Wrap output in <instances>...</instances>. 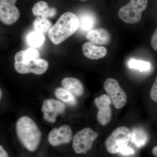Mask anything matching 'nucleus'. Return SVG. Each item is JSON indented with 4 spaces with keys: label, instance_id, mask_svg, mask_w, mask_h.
<instances>
[{
    "label": "nucleus",
    "instance_id": "9b49d317",
    "mask_svg": "<svg viewBox=\"0 0 157 157\" xmlns=\"http://www.w3.org/2000/svg\"><path fill=\"white\" fill-rule=\"evenodd\" d=\"M73 139V132L68 125H63L59 128L52 130L48 135V141L53 146L70 143Z\"/></svg>",
    "mask_w": 157,
    "mask_h": 157
},
{
    "label": "nucleus",
    "instance_id": "423d86ee",
    "mask_svg": "<svg viewBox=\"0 0 157 157\" xmlns=\"http://www.w3.org/2000/svg\"><path fill=\"white\" fill-rule=\"evenodd\" d=\"M104 87L116 109H121L126 105L128 101L126 94L117 80L107 78L104 82Z\"/></svg>",
    "mask_w": 157,
    "mask_h": 157
},
{
    "label": "nucleus",
    "instance_id": "393cba45",
    "mask_svg": "<svg viewBox=\"0 0 157 157\" xmlns=\"http://www.w3.org/2000/svg\"><path fill=\"white\" fill-rule=\"evenodd\" d=\"M0 157H9V155L3 148L2 145L0 146Z\"/></svg>",
    "mask_w": 157,
    "mask_h": 157
},
{
    "label": "nucleus",
    "instance_id": "6ab92c4d",
    "mask_svg": "<svg viewBox=\"0 0 157 157\" xmlns=\"http://www.w3.org/2000/svg\"><path fill=\"white\" fill-rule=\"evenodd\" d=\"M55 94L59 99L67 104L71 105H74L76 104L75 95L63 88H56L55 90Z\"/></svg>",
    "mask_w": 157,
    "mask_h": 157
},
{
    "label": "nucleus",
    "instance_id": "7ed1b4c3",
    "mask_svg": "<svg viewBox=\"0 0 157 157\" xmlns=\"http://www.w3.org/2000/svg\"><path fill=\"white\" fill-rule=\"evenodd\" d=\"M131 138V131L128 128L125 126L118 127L105 140L106 150L111 154L120 153L124 148L128 146Z\"/></svg>",
    "mask_w": 157,
    "mask_h": 157
},
{
    "label": "nucleus",
    "instance_id": "a211bd4d",
    "mask_svg": "<svg viewBox=\"0 0 157 157\" xmlns=\"http://www.w3.org/2000/svg\"><path fill=\"white\" fill-rule=\"evenodd\" d=\"M52 26V23L45 17H37L33 22L34 31L43 34L49 32Z\"/></svg>",
    "mask_w": 157,
    "mask_h": 157
},
{
    "label": "nucleus",
    "instance_id": "a878e982",
    "mask_svg": "<svg viewBox=\"0 0 157 157\" xmlns=\"http://www.w3.org/2000/svg\"><path fill=\"white\" fill-rule=\"evenodd\" d=\"M152 153L155 157H157V145L153 148L152 150Z\"/></svg>",
    "mask_w": 157,
    "mask_h": 157
},
{
    "label": "nucleus",
    "instance_id": "5701e85b",
    "mask_svg": "<svg viewBox=\"0 0 157 157\" xmlns=\"http://www.w3.org/2000/svg\"><path fill=\"white\" fill-rule=\"evenodd\" d=\"M151 44L153 49L157 51V28L152 36L151 39Z\"/></svg>",
    "mask_w": 157,
    "mask_h": 157
},
{
    "label": "nucleus",
    "instance_id": "20e7f679",
    "mask_svg": "<svg viewBox=\"0 0 157 157\" xmlns=\"http://www.w3.org/2000/svg\"><path fill=\"white\" fill-rule=\"evenodd\" d=\"M147 4L148 0H131L119 9V17L126 23H137L141 19L142 12L146 9Z\"/></svg>",
    "mask_w": 157,
    "mask_h": 157
},
{
    "label": "nucleus",
    "instance_id": "4be33fe9",
    "mask_svg": "<svg viewBox=\"0 0 157 157\" xmlns=\"http://www.w3.org/2000/svg\"><path fill=\"white\" fill-rule=\"evenodd\" d=\"M150 94L151 100L157 103V76L152 85Z\"/></svg>",
    "mask_w": 157,
    "mask_h": 157
},
{
    "label": "nucleus",
    "instance_id": "39448f33",
    "mask_svg": "<svg viewBox=\"0 0 157 157\" xmlns=\"http://www.w3.org/2000/svg\"><path fill=\"white\" fill-rule=\"evenodd\" d=\"M98 132L91 128H85L77 132L73 137L72 145L76 154H86L93 147L98 137Z\"/></svg>",
    "mask_w": 157,
    "mask_h": 157
},
{
    "label": "nucleus",
    "instance_id": "f257e3e1",
    "mask_svg": "<svg viewBox=\"0 0 157 157\" xmlns=\"http://www.w3.org/2000/svg\"><path fill=\"white\" fill-rule=\"evenodd\" d=\"M79 27V19L74 13L62 14L48 32V37L53 44L58 45L75 33Z\"/></svg>",
    "mask_w": 157,
    "mask_h": 157
},
{
    "label": "nucleus",
    "instance_id": "f3484780",
    "mask_svg": "<svg viewBox=\"0 0 157 157\" xmlns=\"http://www.w3.org/2000/svg\"><path fill=\"white\" fill-rule=\"evenodd\" d=\"M148 140V135L143 129L137 128L131 132V141L137 147L140 148L145 146Z\"/></svg>",
    "mask_w": 157,
    "mask_h": 157
},
{
    "label": "nucleus",
    "instance_id": "bb28decb",
    "mask_svg": "<svg viewBox=\"0 0 157 157\" xmlns=\"http://www.w3.org/2000/svg\"><path fill=\"white\" fill-rule=\"evenodd\" d=\"M0 92H1V94H0V95H1V97H0V98H1V99H2V89H1V90H0Z\"/></svg>",
    "mask_w": 157,
    "mask_h": 157
},
{
    "label": "nucleus",
    "instance_id": "0eeeda50",
    "mask_svg": "<svg viewBox=\"0 0 157 157\" xmlns=\"http://www.w3.org/2000/svg\"><path fill=\"white\" fill-rule=\"evenodd\" d=\"M14 69L20 74L29 73L40 75L47 71L48 62L43 59L39 58L32 61L24 62L14 57Z\"/></svg>",
    "mask_w": 157,
    "mask_h": 157
},
{
    "label": "nucleus",
    "instance_id": "aec40b11",
    "mask_svg": "<svg viewBox=\"0 0 157 157\" xmlns=\"http://www.w3.org/2000/svg\"><path fill=\"white\" fill-rule=\"evenodd\" d=\"M26 40L31 47L39 48L43 45L45 42V38L44 34L34 31L28 35Z\"/></svg>",
    "mask_w": 157,
    "mask_h": 157
},
{
    "label": "nucleus",
    "instance_id": "f03ea898",
    "mask_svg": "<svg viewBox=\"0 0 157 157\" xmlns=\"http://www.w3.org/2000/svg\"><path fill=\"white\" fill-rule=\"evenodd\" d=\"M16 130L23 145L29 151H35L42 138V133L36 123L29 117H21L16 123Z\"/></svg>",
    "mask_w": 157,
    "mask_h": 157
},
{
    "label": "nucleus",
    "instance_id": "dca6fc26",
    "mask_svg": "<svg viewBox=\"0 0 157 157\" xmlns=\"http://www.w3.org/2000/svg\"><path fill=\"white\" fill-rule=\"evenodd\" d=\"M79 19V30L84 33H88L93 29L96 23V17L94 14L89 12H83L78 17Z\"/></svg>",
    "mask_w": 157,
    "mask_h": 157
},
{
    "label": "nucleus",
    "instance_id": "6e6552de",
    "mask_svg": "<svg viewBox=\"0 0 157 157\" xmlns=\"http://www.w3.org/2000/svg\"><path fill=\"white\" fill-rule=\"evenodd\" d=\"M94 103L98 109L97 120L101 125L106 126L110 122L112 118V101L109 96L103 94L96 98Z\"/></svg>",
    "mask_w": 157,
    "mask_h": 157
},
{
    "label": "nucleus",
    "instance_id": "2eb2a0df",
    "mask_svg": "<svg viewBox=\"0 0 157 157\" xmlns=\"http://www.w3.org/2000/svg\"><path fill=\"white\" fill-rule=\"evenodd\" d=\"M61 84L63 88L77 97H81L84 93L83 84L77 78L73 77L65 78L62 80Z\"/></svg>",
    "mask_w": 157,
    "mask_h": 157
},
{
    "label": "nucleus",
    "instance_id": "cd10ccee",
    "mask_svg": "<svg viewBox=\"0 0 157 157\" xmlns=\"http://www.w3.org/2000/svg\"><path fill=\"white\" fill-rule=\"evenodd\" d=\"M79 1H81V2H85V1H86V0H79Z\"/></svg>",
    "mask_w": 157,
    "mask_h": 157
},
{
    "label": "nucleus",
    "instance_id": "ddd939ff",
    "mask_svg": "<svg viewBox=\"0 0 157 157\" xmlns=\"http://www.w3.org/2000/svg\"><path fill=\"white\" fill-rule=\"evenodd\" d=\"M83 55L90 59H102L107 56V48L103 46H98L90 42L84 43L82 47Z\"/></svg>",
    "mask_w": 157,
    "mask_h": 157
},
{
    "label": "nucleus",
    "instance_id": "b1692460",
    "mask_svg": "<svg viewBox=\"0 0 157 157\" xmlns=\"http://www.w3.org/2000/svg\"><path fill=\"white\" fill-rule=\"evenodd\" d=\"M120 153L123 155H134L135 154V151L132 147L128 146L124 148Z\"/></svg>",
    "mask_w": 157,
    "mask_h": 157
},
{
    "label": "nucleus",
    "instance_id": "412c9836",
    "mask_svg": "<svg viewBox=\"0 0 157 157\" xmlns=\"http://www.w3.org/2000/svg\"><path fill=\"white\" fill-rule=\"evenodd\" d=\"M129 67L139 70L140 72L147 71L150 68V64L148 62L143 61L140 60L132 59L128 63Z\"/></svg>",
    "mask_w": 157,
    "mask_h": 157
},
{
    "label": "nucleus",
    "instance_id": "4468645a",
    "mask_svg": "<svg viewBox=\"0 0 157 157\" xmlns=\"http://www.w3.org/2000/svg\"><path fill=\"white\" fill-rule=\"evenodd\" d=\"M32 12L36 17L51 18L55 16L57 10L54 7L49 8L46 2L40 1L35 4L32 9Z\"/></svg>",
    "mask_w": 157,
    "mask_h": 157
},
{
    "label": "nucleus",
    "instance_id": "1a4fd4ad",
    "mask_svg": "<svg viewBox=\"0 0 157 157\" xmlns=\"http://www.w3.org/2000/svg\"><path fill=\"white\" fill-rule=\"evenodd\" d=\"M17 0H0V19L6 25H11L19 18L20 11L15 6Z\"/></svg>",
    "mask_w": 157,
    "mask_h": 157
},
{
    "label": "nucleus",
    "instance_id": "9d476101",
    "mask_svg": "<svg viewBox=\"0 0 157 157\" xmlns=\"http://www.w3.org/2000/svg\"><path fill=\"white\" fill-rule=\"evenodd\" d=\"M65 109L64 104L53 99H48L43 101L41 108L44 119L50 123L55 122L57 117L63 113Z\"/></svg>",
    "mask_w": 157,
    "mask_h": 157
},
{
    "label": "nucleus",
    "instance_id": "f8f14e48",
    "mask_svg": "<svg viewBox=\"0 0 157 157\" xmlns=\"http://www.w3.org/2000/svg\"><path fill=\"white\" fill-rule=\"evenodd\" d=\"M86 39L91 43L97 45H107L111 42V35L103 28L92 29L86 35Z\"/></svg>",
    "mask_w": 157,
    "mask_h": 157
}]
</instances>
